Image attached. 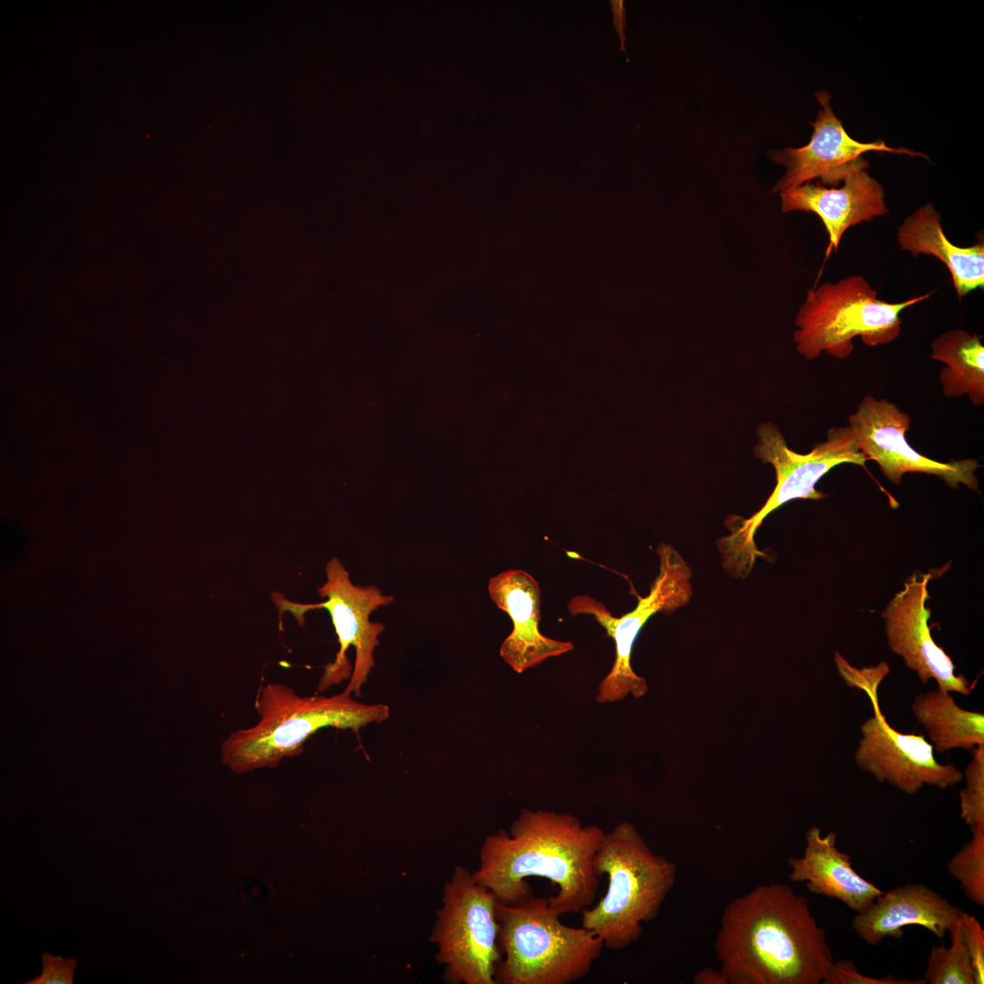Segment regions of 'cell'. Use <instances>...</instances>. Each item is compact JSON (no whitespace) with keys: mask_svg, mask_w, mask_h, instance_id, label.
Returning a JSON list of instances; mask_svg holds the SVG:
<instances>
[{"mask_svg":"<svg viewBox=\"0 0 984 984\" xmlns=\"http://www.w3.org/2000/svg\"><path fill=\"white\" fill-rule=\"evenodd\" d=\"M42 972L27 980L26 984H72L77 960L45 953L42 957Z\"/></svg>","mask_w":984,"mask_h":984,"instance_id":"cell-28","label":"cell"},{"mask_svg":"<svg viewBox=\"0 0 984 984\" xmlns=\"http://www.w3.org/2000/svg\"><path fill=\"white\" fill-rule=\"evenodd\" d=\"M608 888L593 907L580 914L581 927L599 937L604 948L623 949L636 942L642 924L653 920L676 881V865L654 853L636 827L621 822L605 833L594 859Z\"/></svg>","mask_w":984,"mask_h":984,"instance_id":"cell-4","label":"cell"},{"mask_svg":"<svg viewBox=\"0 0 984 984\" xmlns=\"http://www.w3.org/2000/svg\"><path fill=\"white\" fill-rule=\"evenodd\" d=\"M610 5L611 7V12H612V15H613V26H614V27H615L618 35H619V38L620 40V51L626 52L625 47H624V44H625L624 30H625V27H626V26H625L626 18H625V7H624V5H623V1H621V0H611V1H610Z\"/></svg>","mask_w":984,"mask_h":984,"instance_id":"cell-29","label":"cell"},{"mask_svg":"<svg viewBox=\"0 0 984 984\" xmlns=\"http://www.w3.org/2000/svg\"><path fill=\"white\" fill-rule=\"evenodd\" d=\"M835 661L846 683L851 688H858L864 692L873 687L878 688L890 671L887 663L884 661L874 667L858 669L851 665L838 651L835 653Z\"/></svg>","mask_w":984,"mask_h":984,"instance_id":"cell-27","label":"cell"},{"mask_svg":"<svg viewBox=\"0 0 984 984\" xmlns=\"http://www.w3.org/2000/svg\"><path fill=\"white\" fill-rule=\"evenodd\" d=\"M899 247L913 256L933 255L948 269L959 297L984 284V245L958 247L946 237L931 203L918 208L897 227Z\"/></svg>","mask_w":984,"mask_h":984,"instance_id":"cell-19","label":"cell"},{"mask_svg":"<svg viewBox=\"0 0 984 984\" xmlns=\"http://www.w3.org/2000/svg\"><path fill=\"white\" fill-rule=\"evenodd\" d=\"M325 571L326 582L317 590L320 597L326 598L325 601L299 603L287 600L279 591L272 592V600L278 610L279 629L282 630L284 612L289 611L302 627L309 610H327L340 647L333 661L324 667L316 692L349 679L344 692L359 697L374 666V651L384 630L382 623L370 621L369 616L379 607L391 604L394 597L383 595L373 585H354L348 571L335 557L328 561Z\"/></svg>","mask_w":984,"mask_h":984,"instance_id":"cell-8","label":"cell"},{"mask_svg":"<svg viewBox=\"0 0 984 984\" xmlns=\"http://www.w3.org/2000/svg\"><path fill=\"white\" fill-rule=\"evenodd\" d=\"M714 951L729 984H819L834 962L807 897L777 883L724 907Z\"/></svg>","mask_w":984,"mask_h":984,"instance_id":"cell-2","label":"cell"},{"mask_svg":"<svg viewBox=\"0 0 984 984\" xmlns=\"http://www.w3.org/2000/svg\"><path fill=\"white\" fill-rule=\"evenodd\" d=\"M930 579L929 573L912 574L887 605L882 617L887 644L922 683L934 680L941 690L969 696L974 685L955 673L951 658L931 636V610L926 605Z\"/></svg>","mask_w":984,"mask_h":984,"instance_id":"cell-13","label":"cell"},{"mask_svg":"<svg viewBox=\"0 0 984 984\" xmlns=\"http://www.w3.org/2000/svg\"><path fill=\"white\" fill-rule=\"evenodd\" d=\"M254 708L259 721L231 733L220 745L221 762L236 774L274 768L284 758L297 756L306 740L323 727L357 733L389 717L387 705L359 702L344 691L330 697L301 696L281 683L261 686Z\"/></svg>","mask_w":984,"mask_h":984,"instance_id":"cell-3","label":"cell"},{"mask_svg":"<svg viewBox=\"0 0 984 984\" xmlns=\"http://www.w3.org/2000/svg\"><path fill=\"white\" fill-rule=\"evenodd\" d=\"M436 916L429 941L436 945V959L445 966L446 979L455 984H497L500 924L492 892L457 866L444 885Z\"/></svg>","mask_w":984,"mask_h":984,"instance_id":"cell-9","label":"cell"},{"mask_svg":"<svg viewBox=\"0 0 984 984\" xmlns=\"http://www.w3.org/2000/svg\"><path fill=\"white\" fill-rule=\"evenodd\" d=\"M693 983L695 984H729L726 977L721 971V969H715L713 968H704L699 970L693 976Z\"/></svg>","mask_w":984,"mask_h":984,"instance_id":"cell-30","label":"cell"},{"mask_svg":"<svg viewBox=\"0 0 984 984\" xmlns=\"http://www.w3.org/2000/svg\"><path fill=\"white\" fill-rule=\"evenodd\" d=\"M500 924L497 983L570 984L585 978L604 945L591 931L564 925L548 899L532 896L513 905L497 900Z\"/></svg>","mask_w":984,"mask_h":984,"instance_id":"cell-6","label":"cell"},{"mask_svg":"<svg viewBox=\"0 0 984 984\" xmlns=\"http://www.w3.org/2000/svg\"><path fill=\"white\" fill-rule=\"evenodd\" d=\"M961 918V917H960ZM951 945L931 948L924 979L928 984H974L973 972L967 951L960 920L948 932Z\"/></svg>","mask_w":984,"mask_h":984,"instance_id":"cell-22","label":"cell"},{"mask_svg":"<svg viewBox=\"0 0 984 984\" xmlns=\"http://www.w3.org/2000/svg\"><path fill=\"white\" fill-rule=\"evenodd\" d=\"M931 358L947 364L939 374L947 397L969 395L977 405L984 404V346L982 336L955 329L932 343Z\"/></svg>","mask_w":984,"mask_h":984,"instance_id":"cell-21","label":"cell"},{"mask_svg":"<svg viewBox=\"0 0 984 984\" xmlns=\"http://www.w3.org/2000/svg\"><path fill=\"white\" fill-rule=\"evenodd\" d=\"M843 182L840 188L807 182L780 191L784 212L811 211L821 219L829 237L828 251L838 247L849 227L887 213L883 187L866 170Z\"/></svg>","mask_w":984,"mask_h":984,"instance_id":"cell-17","label":"cell"},{"mask_svg":"<svg viewBox=\"0 0 984 984\" xmlns=\"http://www.w3.org/2000/svg\"><path fill=\"white\" fill-rule=\"evenodd\" d=\"M971 839L948 861V871L968 899L984 906V824L970 827Z\"/></svg>","mask_w":984,"mask_h":984,"instance_id":"cell-23","label":"cell"},{"mask_svg":"<svg viewBox=\"0 0 984 984\" xmlns=\"http://www.w3.org/2000/svg\"><path fill=\"white\" fill-rule=\"evenodd\" d=\"M911 711L938 753L953 749L972 751L984 744L983 712L961 708L947 691L937 688L916 695Z\"/></svg>","mask_w":984,"mask_h":984,"instance_id":"cell-20","label":"cell"},{"mask_svg":"<svg viewBox=\"0 0 984 984\" xmlns=\"http://www.w3.org/2000/svg\"><path fill=\"white\" fill-rule=\"evenodd\" d=\"M836 840L835 832L822 835L819 827L811 826L805 833L803 855L788 859L789 878L805 882L810 892L837 899L862 913L883 891L854 869L851 856L837 847Z\"/></svg>","mask_w":984,"mask_h":984,"instance_id":"cell-18","label":"cell"},{"mask_svg":"<svg viewBox=\"0 0 984 984\" xmlns=\"http://www.w3.org/2000/svg\"><path fill=\"white\" fill-rule=\"evenodd\" d=\"M822 110L811 123L814 132L807 145L798 149H784L774 152L772 159L785 167V174L774 187V191L793 189L819 179L823 185L837 188L849 175L866 170L868 162L862 155L869 151H884L922 156L905 148H891L883 141L862 143L852 138L833 112L829 95L815 94Z\"/></svg>","mask_w":984,"mask_h":984,"instance_id":"cell-14","label":"cell"},{"mask_svg":"<svg viewBox=\"0 0 984 984\" xmlns=\"http://www.w3.org/2000/svg\"><path fill=\"white\" fill-rule=\"evenodd\" d=\"M604 835L600 827L583 825L569 814L523 809L509 832L499 829L486 836L472 875L507 905L534 896L528 877L548 879L559 887L548 898L550 907L559 916L581 913L596 897L600 876L594 859Z\"/></svg>","mask_w":984,"mask_h":984,"instance_id":"cell-1","label":"cell"},{"mask_svg":"<svg viewBox=\"0 0 984 984\" xmlns=\"http://www.w3.org/2000/svg\"><path fill=\"white\" fill-rule=\"evenodd\" d=\"M910 423L909 415L895 404L870 395L848 416L857 450L866 460L876 462L889 482L899 485L905 474L917 472L936 476L953 488L962 484L969 489H978L975 475L980 466L978 460L939 462L921 455L907 440Z\"/></svg>","mask_w":984,"mask_h":984,"instance_id":"cell-11","label":"cell"},{"mask_svg":"<svg viewBox=\"0 0 984 984\" xmlns=\"http://www.w3.org/2000/svg\"><path fill=\"white\" fill-rule=\"evenodd\" d=\"M877 690L866 692L874 714L860 726L856 764L878 783H887L907 794H915L924 785L946 789L960 783L962 772L953 764L938 763L924 735L903 733L888 723L879 707Z\"/></svg>","mask_w":984,"mask_h":984,"instance_id":"cell-12","label":"cell"},{"mask_svg":"<svg viewBox=\"0 0 984 984\" xmlns=\"http://www.w3.org/2000/svg\"><path fill=\"white\" fill-rule=\"evenodd\" d=\"M929 295L885 302L860 275L823 283L808 291L797 312L794 333L796 350L808 360L823 352L845 359L852 354L856 336L868 346L888 343L901 332V312Z\"/></svg>","mask_w":984,"mask_h":984,"instance_id":"cell-7","label":"cell"},{"mask_svg":"<svg viewBox=\"0 0 984 984\" xmlns=\"http://www.w3.org/2000/svg\"><path fill=\"white\" fill-rule=\"evenodd\" d=\"M963 910L924 884H906L883 892L852 920L867 945L887 938L900 939L906 926L917 925L942 939L960 920Z\"/></svg>","mask_w":984,"mask_h":984,"instance_id":"cell-16","label":"cell"},{"mask_svg":"<svg viewBox=\"0 0 984 984\" xmlns=\"http://www.w3.org/2000/svg\"><path fill=\"white\" fill-rule=\"evenodd\" d=\"M659 574L645 597H640L635 609L620 617L613 616L606 606L587 595H577L568 603L571 615H590L615 643L616 656L610 671L598 687L597 701L611 702L629 693L635 698L648 692L646 681L630 665L635 640L646 621L657 612L671 614L687 605L692 595V572L682 555L672 546L661 543L657 548Z\"/></svg>","mask_w":984,"mask_h":984,"instance_id":"cell-10","label":"cell"},{"mask_svg":"<svg viewBox=\"0 0 984 984\" xmlns=\"http://www.w3.org/2000/svg\"><path fill=\"white\" fill-rule=\"evenodd\" d=\"M962 773L965 786L959 792L960 817L973 827L984 824V744L976 746Z\"/></svg>","mask_w":984,"mask_h":984,"instance_id":"cell-24","label":"cell"},{"mask_svg":"<svg viewBox=\"0 0 984 984\" xmlns=\"http://www.w3.org/2000/svg\"><path fill=\"white\" fill-rule=\"evenodd\" d=\"M492 601L512 620L513 629L503 641L501 658L522 673L548 658L570 651L574 646L543 635L539 630L540 589L533 576L522 569H508L489 579Z\"/></svg>","mask_w":984,"mask_h":984,"instance_id":"cell-15","label":"cell"},{"mask_svg":"<svg viewBox=\"0 0 984 984\" xmlns=\"http://www.w3.org/2000/svg\"><path fill=\"white\" fill-rule=\"evenodd\" d=\"M822 983L824 984H926L924 979L910 981L906 979H897L893 976L885 978H872L858 972L854 963L847 959L834 961L826 971Z\"/></svg>","mask_w":984,"mask_h":984,"instance_id":"cell-26","label":"cell"},{"mask_svg":"<svg viewBox=\"0 0 984 984\" xmlns=\"http://www.w3.org/2000/svg\"><path fill=\"white\" fill-rule=\"evenodd\" d=\"M756 436L754 456L774 466L776 485L764 505L750 518H729L726 526L730 534L716 540L723 569L737 579L746 578L756 559L764 556L756 547L754 536L771 512L793 499L825 497V494L815 489L823 476L841 464L864 466L866 461L857 450L848 425L830 428L826 440L815 445L807 454L790 449L774 423L760 425Z\"/></svg>","mask_w":984,"mask_h":984,"instance_id":"cell-5","label":"cell"},{"mask_svg":"<svg viewBox=\"0 0 984 984\" xmlns=\"http://www.w3.org/2000/svg\"><path fill=\"white\" fill-rule=\"evenodd\" d=\"M961 931L969 956L974 984L984 983V930L978 918L963 911Z\"/></svg>","mask_w":984,"mask_h":984,"instance_id":"cell-25","label":"cell"}]
</instances>
